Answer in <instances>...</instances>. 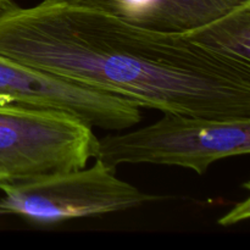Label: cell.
Instances as JSON below:
<instances>
[{"mask_svg": "<svg viewBox=\"0 0 250 250\" xmlns=\"http://www.w3.org/2000/svg\"><path fill=\"white\" fill-rule=\"evenodd\" d=\"M250 215V208H249V199L247 198L244 202H241L237 204L229 214L225 215L224 217L219 220V224L222 226H229V225H234L237 222L244 221L248 220Z\"/></svg>", "mask_w": 250, "mask_h": 250, "instance_id": "cell-8", "label": "cell"}, {"mask_svg": "<svg viewBox=\"0 0 250 250\" xmlns=\"http://www.w3.org/2000/svg\"><path fill=\"white\" fill-rule=\"evenodd\" d=\"M85 7L125 22L165 33H187L236 9L248 0H43Z\"/></svg>", "mask_w": 250, "mask_h": 250, "instance_id": "cell-6", "label": "cell"}, {"mask_svg": "<svg viewBox=\"0 0 250 250\" xmlns=\"http://www.w3.org/2000/svg\"><path fill=\"white\" fill-rule=\"evenodd\" d=\"M7 1H9V0H0V9H1V7L4 6Z\"/></svg>", "mask_w": 250, "mask_h": 250, "instance_id": "cell-9", "label": "cell"}, {"mask_svg": "<svg viewBox=\"0 0 250 250\" xmlns=\"http://www.w3.org/2000/svg\"><path fill=\"white\" fill-rule=\"evenodd\" d=\"M7 104L60 111L107 131H124L142 119L141 107L132 100L0 55V105Z\"/></svg>", "mask_w": 250, "mask_h": 250, "instance_id": "cell-5", "label": "cell"}, {"mask_svg": "<svg viewBox=\"0 0 250 250\" xmlns=\"http://www.w3.org/2000/svg\"><path fill=\"white\" fill-rule=\"evenodd\" d=\"M185 34L210 53L250 65V0Z\"/></svg>", "mask_w": 250, "mask_h": 250, "instance_id": "cell-7", "label": "cell"}, {"mask_svg": "<svg viewBox=\"0 0 250 250\" xmlns=\"http://www.w3.org/2000/svg\"><path fill=\"white\" fill-rule=\"evenodd\" d=\"M97 148L93 127L77 117L0 105V183L85 167Z\"/></svg>", "mask_w": 250, "mask_h": 250, "instance_id": "cell-4", "label": "cell"}, {"mask_svg": "<svg viewBox=\"0 0 250 250\" xmlns=\"http://www.w3.org/2000/svg\"><path fill=\"white\" fill-rule=\"evenodd\" d=\"M163 114L148 126L98 138L94 160L114 170L124 164H153L185 167L202 176L216 161L250 153V117Z\"/></svg>", "mask_w": 250, "mask_h": 250, "instance_id": "cell-2", "label": "cell"}, {"mask_svg": "<svg viewBox=\"0 0 250 250\" xmlns=\"http://www.w3.org/2000/svg\"><path fill=\"white\" fill-rule=\"evenodd\" d=\"M0 55L132 100L209 119L250 117V65L85 7L41 1L0 9Z\"/></svg>", "mask_w": 250, "mask_h": 250, "instance_id": "cell-1", "label": "cell"}, {"mask_svg": "<svg viewBox=\"0 0 250 250\" xmlns=\"http://www.w3.org/2000/svg\"><path fill=\"white\" fill-rule=\"evenodd\" d=\"M0 214L42 226L125 211L164 198L120 180L116 170L98 159L90 167L0 183Z\"/></svg>", "mask_w": 250, "mask_h": 250, "instance_id": "cell-3", "label": "cell"}]
</instances>
